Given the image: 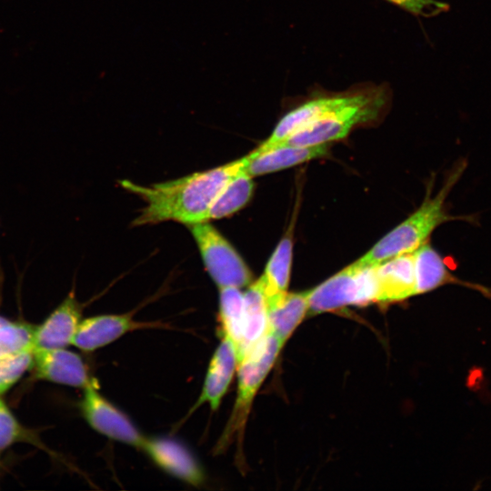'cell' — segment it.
Returning a JSON list of instances; mask_svg holds the SVG:
<instances>
[{
    "instance_id": "1",
    "label": "cell",
    "mask_w": 491,
    "mask_h": 491,
    "mask_svg": "<svg viewBox=\"0 0 491 491\" xmlns=\"http://www.w3.org/2000/svg\"><path fill=\"white\" fill-rule=\"evenodd\" d=\"M245 155L223 165L203 172L150 185L124 179L125 190L138 195L145 203L133 225L165 221L192 225L207 221L208 212L219 192L238 171L245 168Z\"/></svg>"
},
{
    "instance_id": "2",
    "label": "cell",
    "mask_w": 491,
    "mask_h": 491,
    "mask_svg": "<svg viewBox=\"0 0 491 491\" xmlns=\"http://www.w3.org/2000/svg\"><path fill=\"white\" fill-rule=\"evenodd\" d=\"M392 97V89L386 83L355 85L345 103L298 130L279 145L308 146L341 140L356 127L375 125L382 120L390 108Z\"/></svg>"
},
{
    "instance_id": "3",
    "label": "cell",
    "mask_w": 491,
    "mask_h": 491,
    "mask_svg": "<svg viewBox=\"0 0 491 491\" xmlns=\"http://www.w3.org/2000/svg\"><path fill=\"white\" fill-rule=\"evenodd\" d=\"M466 167L465 161L458 163L446 177L435 196L428 193L423 204L405 221L381 238L356 263L360 266H376L396 256L415 251L428 241L432 232L450 220L474 222L471 215L454 216L446 211V199L458 182Z\"/></svg>"
},
{
    "instance_id": "4",
    "label": "cell",
    "mask_w": 491,
    "mask_h": 491,
    "mask_svg": "<svg viewBox=\"0 0 491 491\" xmlns=\"http://www.w3.org/2000/svg\"><path fill=\"white\" fill-rule=\"evenodd\" d=\"M283 346L280 339L268 330L238 363L236 397L217 450L226 448L234 440L242 441L255 396Z\"/></svg>"
},
{
    "instance_id": "5",
    "label": "cell",
    "mask_w": 491,
    "mask_h": 491,
    "mask_svg": "<svg viewBox=\"0 0 491 491\" xmlns=\"http://www.w3.org/2000/svg\"><path fill=\"white\" fill-rule=\"evenodd\" d=\"M376 294L375 266H360L354 262L308 290V314L334 311L348 305L366 306L375 302Z\"/></svg>"
},
{
    "instance_id": "6",
    "label": "cell",
    "mask_w": 491,
    "mask_h": 491,
    "mask_svg": "<svg viewBox=\"0 0 491 491\" xmlns=\"http://www.w3.org/2000/svg\"><path fill=\"white\" fill-rule=\"evenodd\" d=\"M203 262L219 288H242L253 283L249 267L209 221L188 225Z\"/></svg>"
},
{
    "instance_id": "7",
    "label": "cell",
    "mask_w": 491,
    "mask_h": 491,
    "mask_svg": "<svg viewBox=\"0 0 491 491\" xmlns=\"http://www.w3.org/2000/svg\"><path fill=\"white\" fill-rule=\"evenodd\" d=\"M79 408L84 419L99 434L115 441L142 447L145 437L125 413L98 392L97 385L84 389Z\"/></svg>"
},
{
    "instance_id": "8",
    "label": "cell",
    "mask_w": 491,
    "mask_h": 491,
    "mask_svg": "<svg viewBox=\"0 0 491 491\" xmlns=\"http://www.w3.org/2000/svg\"><path fill=\"white\" fill-rule=\"evenodd\" d=\"M350 94L351 87L342 92H330L321 87L312 90L300 104L283 115L270 136L252 152L259 154L279 145L298 130L345 103Z\"/></svg>"
},
{
    "instance_id": "9",
    "label": "cell",
    "mask_w": 491,
    "mask_h": 491,
    "mask_svg": "<svg viewBox=\"0 0 491 491\" xmlns=\"http://www.w3.org/2000/svg\"><path fill=\"white\" fill-rule=\"evenodd\" d=\"M37 380H44L83 390L96 385L81 356L65 348L34 349L31 370Z\"/></svg>"
},
{
    "instance_id": "10",
    "label": "cell",
    "mask_w": 491,
    "mask_h": 491,
    "mask_svg": "<svg viewBox=\"0 0 491 491\" xmlns=\"http://www.w3.org/2000/svg\"><path fill=\"white\" fill-rule=\"evenodd\" d=\"M82 320V307L72 291L38 326L34 349L65 348L72 345Z\"/></svg>"
},
{
    "instance_id": "11",
    "label": "cell",
    "mask_w": 491,
    "mask_h": 491,
    "mask_svg": "<svg viewBox=\"0 0 491 491\" xmlns=\"http://www.w3.org/2000/svg\"><path fill=\"white\" fill-rule=\"evenodd\" d=\"M161 469L194 486L204 481V472L191 452L169 438H145L141 447Z\"/></svg>"
},
{
    "instance_id": "12",
    "label": "cell",
    "mask_w": 491,
    "mask_h": 491,
    "mask_svg": "<svg viewBox=\"0 0 491 491\" xmlns=\"http://www.w3.org/2000/svg\"><path fill=\"white\" fill-rule=\"evenodd\" d=\"M375 302H398L416 295L413 252L396 256L379 264L375 266Z\"/></svg>"
},
{
    "instance_id": "13",
    "label": "cell",
    "mask_w": 491,
    "mask_h": 491,
    "mask_svg": "<svg viewBox=\"0 0 491 491\" xmlns=\"http://www.w3.org/2000/svg\"><path fill=\"white\" fill-rule=\"evenodd\" d=\"M147 326L129 315H100L82 319L72 345L92 352L113 343L127 332Z\"/></svg>"
},
{
    "instance_id": "14",
    "label": "cell",
    "mask_w": 491,
    "mask_h": 491,
    "mask_svg": "<svg viewBox=\"0 0 491 491\" xmlns=\"http://www.w3.org/2000/svg\"><path fill=\"white\" fill-rule=\"evenodd\" d=\"M221 341L210 360L202 392L194 408L208 404L216 410L237 369V356L233 342L227 336Z\"/></svg>"
},
{
    "instance_id": "15",
    "label": "cell",
    "mask_w": 491,
    "mask_h": 491,
    "mask_svg": "<svg viewBox=\"0 0 491 491\" xmlns=\"http://www.w3.org/2000/svg\"><path fill=\"white\" fill-rule=\"evenodd\" d=\"M413 256L416 295L432 291L444 285L456 284L491 296V287L466 282L454 276L443 257L428 244V241L413 251Z\"/></svg>"
},
{
    "instance_id": "16",
    "label": "cell",
    "mask_w": 491,
    "mask_h": 491,
    "mask_svg": "<svg viewBox=\"0 0 491 491\" xmlns=\"http://www.w3.org/2000/svg\"><path fill=\"white\" fill-rule=\"evenodd\" d=\"M327 152L328 144L308 146L278 145L259 154L250 152L246 155V170L255 177L323 157Z\"/></svg>"
},
{
    "instance_id": "17",
    "label": "cell",
    "mask_w": 491,
    "mask_h": 491,
    "mask_svg": "<svg viewBox=\"0 0 491 491\" xmlns=\"http://www.w3.org/2000/svg\"><path fill=\"white\" fill-rule=\"evenodd\" d=\"M268 312L266 296L257 279L244 293V327L236 352L237 365L246 354L268 332Z\"/></svg>"
},
{
    "instance_id": "18",
    "label": "cell",
    "mask_w": 491,
    "mask_h": 491,
    "mask_svg": "<svg viewBox=\"0 0 491 491\" xmlns=\"http://www.w3.org/2000/svg\"><path fill=\"white\" fill-rule=\"evenodd\" d=\"M268 327L285 345L308 314V291L287 293L266 302Z\"/></svg>"
},
{
    "instance_id": "19",
    "label": "cell",
    "mask_w": 491,
    "mask_h": 491,
    "mask_svg": "<svg viewBox=\"0 0 491 491\" xmlns=\"http://www.w3.org/2000/svg\"><path fill=\"white\" fill-rule=\"evenodd\" d=\"M294 225L293 220L268 260L264 274L258 279L266 302L287 292L292 265Z\"/></svg>"
},
{
    "instance_id": "20",
    "label": "cell",
    "mask_w": 491,
    "mask_h": 491,
    "mask_svg": "<svg viewBox=\"0 0 491 491\" xmlns=\"http://www.w3.org/2000/svg\"><path fill=\"white\" fill-rule=\"evenodd\" d=\"M253 191V177L245 167L230 178L219 192L208 212L207 221L223 218L237 212L248 203Z\"/></svg>"
},
{
    "instance_id": "21",
    "label": "cell",
    "mask_w": 491,
    "mask_h": 491,
    "mask_svg": "<svg viewBox=\"0 0 491 491\" xmlns=\"http://www.w3.org/2000/svg\"><path fill=\"white\" fill-rule=\"evenodd\" d=\"M218 315L221 336H227L237 352L244 327V293L239 288H219Z\"/></svg>"
},
{
    "instance_id": "22",
    "label": "cell",
    "mask_w": 491,
    "mask_h": 491,
    "mask_svg": "<svg viewBox=\"0 0 491 491\" xmlns=\"http://www.w3.org/2000/svg\"><path fill=\"white\" fill-rule=\"evenodd\" d=\"M35 326L8 319L0 326V356L34 350Z\"/></svg>"
},
{
    "instance_id": "23",
    "label": "cell",
    "mask_w": 491,
    "mask_h": 491,
    "mask_svg": "<svg viewBox=\"0 0 491 491\" xmlns=\"http://www.w3.org/2000/svg\"><path fill=\"white\" fill-rule=\"evenodd\" d=\"M22 442L43 446L36 435L20 423L0 396V452Z\"/></svg>"
},
{
    "instance_id": "24",
    "label": "cell",
    "mask_w": 491,
    "mask_h": 491,
    "mask_svg": "<svg viewBox=\"0 0 491 491\" xmlns=\"http://www.w3.org/2000/svg\"><path fill=\"white\" fill-rule=\"evenodd\" d=\"M33 351L0 356V396L10 390L27 371L31 370Z\"/></svg>"
},
{
    "instance_id": "25",
    "label": "cell",
    "mask_w": 491,
    "mask_h": 491,
    "mask_svg": "<svg viewBox=\"0 0 491 491\" xmlns=\"http://www.w3.org/2000/svg\"><path fill=\"white\" fill-rule=\"evenodd\" d=\"M405 11L422 17H432L448 10L447 4L437 0H386Z\"/></svg>"
},
{
    "instance_id": "26",
    "label": "cell",
    "mask_w": 491,
    "mask_h": 491,
    "mask_svg": "<svg viewBox=\"0 0 491 491\" xmlns=\"http://www.w3.org/2000/svg\"><path fill=\"white\" fill-rule=\"evenodd\" d=\"M8 320V318L5 317L4 316L0 315V326L5 323Z\"/></svg>"
}]
</instances>
